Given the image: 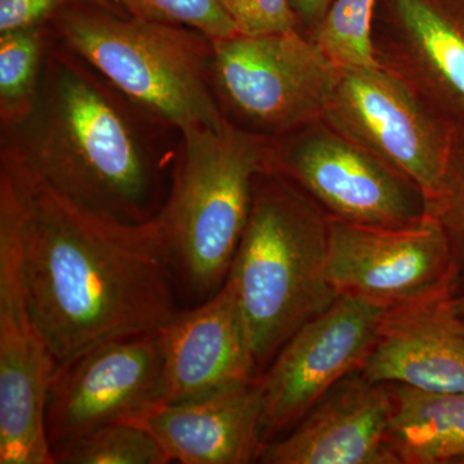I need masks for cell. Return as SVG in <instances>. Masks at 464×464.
<instances>
[{"instance_id":"1","label":"cell","mask_w":464,"mask_h":464,"mask_svg":"<svg viewBox=\"0 0 464 464\" xmlns=\"http://www.w3.org/2000/svg\"><path fill=\"white\" fill-rule=\"evenodd\" d=\"M24 282L57 364L114 338L158 332L176 315V276L154 217L130 224L52 188L0 154Z\"/></svg>"},{"instance_id":"2","label":"cell","mask_w":464,"mask_h":464,"mask_svg":"<svg viewBox=\"0 0 464 464\" xmlns=\"http://www.w3.org/2000/svg\"><path fill=\"white\" fill-rule=\"evenodd\" d=\"M166 130H176L53 38L32 108L2 127L0 154L82 206L142 224L166 200L179 150L159 149Z\"/></svg>"},{"instance_id":"3","label":"cell","mask_w":464,"mask_h":464,"mask_svg":"<svg viewBox=\"0 0 464 464\" xmlns=\"http://www.w3.org/2000/svg\"><path fill=\"white\" fill-rule=\"evenodd\" d=\"M329 217L280 174L259 173L228 279L258 377L301 326L337 298L328 276Z\"/></svg>"},{"instance_id":"4","label":"cell","mask_w":464,"mask_h":464,"mask_svg":"<svg viewBox=\"0 0 464 464\" xmlns=\"http://www.w3.org/2000/svg\"><path fill=\"white\" fill-rule=\"evenodd\" d=\"M271 140L231 123L181 130L166 200L154 216L177 285L199 301L230 273Z\"/></svg>"},{"instance_id":"5","label":"cell","mask_w":464,"mask_h":464,"mask_svg":"<svg viewBox=\"0 0 464 464\" xmlns=\"http://www.w3.org/2000/svg\"><path fill=\"white\" fill-rule=\"evenodd\" d=\"M50 27L58 43L177 132L227 123L213 88L212 39L198 30L99 5L63 9Z\"/></svg>"},{"instance_id":"6","label":"cell","mask_w":464,"mask_h":464,"mask_svg":"<svg viewBox=\"0 0 464 464\" xmlns=\"http://www.w3.org/2000/svg\"><path fill=\"white\" fill-rule=\"evenodd\" d=\"M212 43L213 88L228 123L271 140L325 114L340 70L304 33Z\"/></svg>"},{"instance_id":"7","label":"cell","mask_w":464,"mask_h":464,"mask_svg":"<svg viewBox=\"0 0 464 464\" xmlns=\"http://www.w3.org/2000/svg\"><path fill=\"white\" fill-rule=\"evenodd\" d=\"M270 172L346 224L405 227L427 216L420 186L324 118L271 139Z\"/></svg>"},{"instance_id":"8","label":"cell","mask_w":464,"mask_h":464,"mask_svg":"<svg viewBox=\"0 0 464 464\" xmlns=\"http://www.w3.org/2000/svg\"><path fill=\"white\" fill-rule=\"evenodd\" d=\"M54 368L27 301L14 204L0 188V463L54 464L45 431Z\"/></svg>"},{"instance_id":"9","label":"cell","mask_w":464,"mask_h":464,"mask_svg":"<svg viewBox=\"0 0 464 464\" xmlns=\"http://www.w3.org/2000/svg\"><path fill=\"white\" fill-rule=\"evenodd\" d=\"M323 118L420 186L426 200L438 190L456 130L389 70H340Z\"/></svg>"},{"instance_id":"10","label":"cell","mask_w":464,"mask_h":464,"mask_svg":"<svg viewBox=\"0 0 464 464\" xmlns=\"http://www.w3.org/2000/svg\"><path fill=\"white\" fill-rule=\"evenodd\" d=\"M384 313L373 302L338 295L283 344L258 377L266 441L288 432L333 387L360 372Z\"/></svg>"},{"instance_id":"11","label":"cell","mask_w":464,"mask_h":464,"mask_svg":"<svg viewBox=\"0 0 464 464\" xmlns=\"http://www.w3.org/2000/svg\"><path fill=\"white\" fill-rule=\"evenodd\" d=\"M328 276L337 295L384 310L459 295L456 262L429 215L405 227H374L329 218Z\"/></svg>"},{"instance_id":"12","label":"cell","mask_w":464,"mask_h":464,"mask_svg":"<svg viewBox=\"0 0 464 464\" xmlns=\"http://www.w3.org/2000/svg\"><path fill=\"white\" fill-rule=\"evenodd\" d=\"M158 332L96 344L57 364L45 402L51 448L114 422H139L161 404Z\"/></svg>"},{"instance_id":"13","label":"cell","mask_w":464,"mask_h":464,"mask_svg":"<svg viewBox=\"0 0 464 464\" xmlns=\"http://www.w3.org/2000/svg\"><path fill=\"white\" fill-rule=\"evenodd\" d=\"M375 58L464 130V0H377Z\"/></svg>"},{"instance_id":"14","label":"cell","mask_w":464,"mask_h":464,"mask_svg":"<svg viewBox=\"0 0 464 464\" xmlns=\"http://www.w3.org/2000/svg\"><path fill=\"white\" fill-rule=\"evenodd\" d=\"M159 340L164 404L204 398L258 378L237 289L228 277L199 306L177 311L159 331Z\"/></svg>"},{"instance_id":"15","label":"cell","mask_w":464,"mask_h":464,"mask_svg":"<svg viewBox=\"0 0 464 464\" xmlns=\"http://www.w3.org/2000/svg\"><path fill=\"white\" fill-rule=\"evenodd\" d=\"M395 411L390 383L348 375L282 439L266 444V464H399L390 447Z\"/></svg>"},{"instance_id":"16","label":"cell","mask_w":464,"mask_h":464,"mask_svg":"<svg viewBox=\"0 0 464 464\" xmlns=\"http://www.w3.org/2000/svg\"><path fill=\"white\" fill-rule=\"evenodd\" d=\"M136 423L154 436L169 463H256L267 444L258 378L190 401L161 402Z\"/></svg>"},{"instance_id":"17","label":"cell","mask_w":464,"mask_h":464,"mask_svg":"<svg viewBox=\"0 0 464 464\" xmlns=\"http://www.w3.org/2000/svg\"><path fill=\"white\" fill-rule=\"evenodd\" d=\"M454 297L386 310L360 374L375 383L430 392L464 391V320L454 311Z\"/></svg>"},{"instance_id":"18","label":"cell","mask_w":464,"mask_h":464,"mask_svg":"<svg viewBox=\"0 0 464 464\" xmlns=\"http://www.w3.org/2000/svg\"><path fill=\"white\" fill-rule=\"evenodd\" d=\"M392 386L395 411L389 442L399 464H457L464 457V391Z\"/></svg>"},{"instance_id":"19","label":"cell","mask_w":464,"mask_h":464,"mask_svg":"<svg viewBox=\"0 0 464 464\" xmlns=\"http://www.w3.org/2000/svg\"><path fill=\"white\" fill-rule=\"evenodd\" d=\"M52 41L50 24L0 33V127L32 108Z\"/></svg>"},{"instance_id":"20","label":"cell","mask_w":464,"mask_h":464,"mask_svg":"<svg viewBox=\"0 0 464 464\" xmlns=\"http://www.w3.org/2000/svg\"><path fill=\"white\" fill-rule=\"evenodd\" d=\"M375 5L377 0H332L304 35L338 70L380 66L373 44Z\"/></svg>"},{"instance_id":"21","label":"cell","mask_w":464,"mask_h":464,"mask_svg":"<svg viewBox=\"0 0 464 464\" xmlns=\"http://www.w3.org/2000/svg\"><path fill=\"white\" fill-rule=\"evenodd\" d=\"M54 464H167L154 436L136 422H114L52 448Z\"/></svg>"},{"instance_id":"22","label":"cell","mask_w":464,"mask_h":464,"mask_svg":"<svg viewBox=\"0 0 464 464\" xmlns=\"http://www.w3.org/2000/svg\"><path fill=\"white\" fill-rule=\"evenodd\" d=\"M427 215L444 232L464 292V130H456L438 190L427 199Z\"/></svg>"},{"instance_id":"23","label":"cell","mask_w":464,"mask_h":464,"mask_svg":"<svg viewBox=\"0 0 464 464\" xmlns=\"http://www.w3.org/2000/svg\"><path fill=\"white\" fill-rule=\"evenodd\" d=\"M127 14L143 20L198 30L210 39L237 35L224 0H116Z\"/></svg>"},{"instance_id":"24","label":"cell","mask_w":464,"mask_h":464,"mask_svg":"<svg viewBox=\"0 0 464 464\" xmlns=\"http://www.w3.org/2000/svg\"><path fill=\"white\" fill-rule=\"evenodd\" d=\"M224 5L241 35H273L299 30L290 0H224Z\"/></svg>"},{"instance_id":"25","label":"cell","mask_w":464,"mask_h":464,"mask_svg":"<svg viewBox=\"0 0 464 464\" xmlns=\"http://www.w3.org/2000/svg\"><path fill=\"white\" fill-rule=\"evenodd\" d=\"M78 5H99L125 12L116 0H0V33L48 25L58 12Z\"/></svg>"},{"instance_id":"26","label":"cell","mask_w":464,"mask_h":464,"mask_svg":"<svg viewBox=\"0 0 464 464\" xmlns=\"http://www.w3.org/2000/svg\"><path fill=\"white\" fill-rule=\"evenodd\" d=\"M290 2L297 16L299 32L307 34L322 20L332 0H290Z\"/></svg>"},{"instance_id":"27","label":"cell","mask_w":464,"mask_h":464,"mask_svg":"<svg viewBox=\"0 0 464 464\" xmlns=\"http://www.w3.org/2000/svg\"><path fill=\"white\" fill-rule=\"evenodd\" d=\"M453 308L457 315L464 319V292L453 298Z\"/></svg>"},{"instance_id":"28","label":"cell","mask_w":464,"mask_h":464,"mask_svg":"<svg viewBox=\"0 0 464 464\" xmlns=\"http://www.w3.org/2000/svg\"><path fill=\"white\" fill-rule=\"evenodd\" d=\"M457 464H464V457L458 460Z\"/></svg>"},{"instance_id":"29","label":"cell","mask_w":464,"mask_h":464,"mask_svg":"<svg viewBox=\"0 0 464 464\" xmlns=\"http://www.w3.org/2000/svg\"><path fill=\"white\" fill-rule=\"evenodd\" d=\"M464 320V319H463Z\"/></svg>"}]
</instances>
